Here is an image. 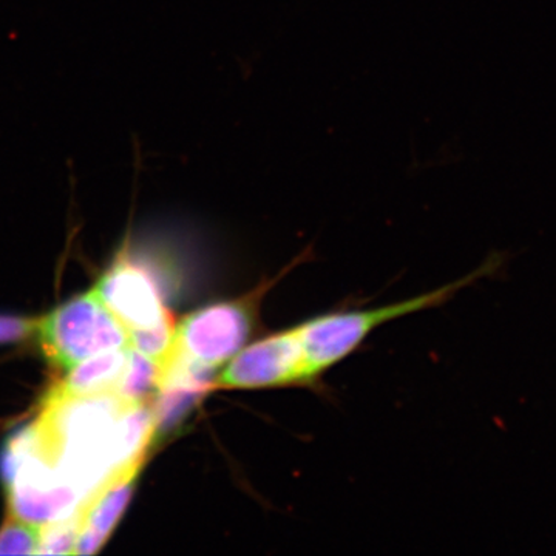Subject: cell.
<instances>
[{"label": "cell", "instance_id": "9c48e42d", "mask_svg": "<svg viewBox=\"0 0 556 556\" xmlns=\"http://www.w3.org/2000/svg\"><path fill=\"white\" fill-rule=\"evenodd\" d=\"M159 379L160 365L130 348L129 365L116 394L130 402H149V397L159 391Z\"/></svg>", "mask_w": 556, "mask_h": 556}, {"label": "cell", "instance_id": "6da1fadb", "mask_svg": "<svg viewBox=\"0 0 556 556\" xmlns=\"http://www.w3.org/2000/svg\"><path fill=\"white\" fill-rule=\"evenodd\" d=\"M30 430L36 452L87 496L121 468L148 457L156 420L149 402L109 393L42 399Z\"/></svg>", "mask_w": 556, "mask_h": 556}, {"label": "cell", "instance_id": "8fae6325", "mask_svg": "<svg viewBox=\"0 0 556 556\" xmlns=\"http://www.w3.org/2000/svg\"><path fill=\"white\" fill-rule=\"evenodd\" d=\"M42 526L25 521L9 511L0 529V555H36Z\"/></svg>", "mask_w": 556, "mask_h": 556}, {"label": "cell", "instance_id": "4fadbf2b", "mask_svg": "<svg viewBox=\"0 0 556 556\" xmlns=\"http://www.w3.org/2000/svg\"><path fill=\"white\" fill-rule=\"evenodd\" d=\"M39 318L0 316V343L21 342L36 334Z\"/></svg>", "mask_w": 556, "mask_h": 556}, {"label": "cell", "instance_id": "7a4b0ae2", "mask_svg": "<svg viewBox=\"0 0 556 556\" xmlns=\"http://www.w3.org/2000/svg\"><path fill=\"white\" fill-rule=\"evenodd\" d=\"M507 257V252L493 251L473 273L467 274L466 277L453 281V283L445 285L437 291L407 300V302L372 311L329 314V316L316 318V320L302 325L298 328V332L303 353H305L309 378L350 354L371 329L383 321L442 305L460 289L471 287L482 278H493L497 277V274H503L508 262Z\"/></svg>", "mask_w": 556, "mask_h": 556}, {"label": "cell", "instance_id": "5b68a950", "mask_svg": "<svg viewBox=\"0 0 556 556\" xmlns=\"http://www.w3.org/2000/svg\"><path fill=\"white\" fill-rule=\"evenodd\" d=\"M254 316L248 300L193 311L175 327L169 356L190 367L215 371L228 364L251 334Z\"/></svg>", "mask_w": 556, "mask_h": 556}, {"label": "cell", "instance_id": "3957f363", "mask_svg": "<svg viewBox=\"0 0 556 556\" xmlns=\"http://www.w3.org/2000/svg\"><path fill=\"white\" fill-rule=\"evenodd\" d=\"M36 336L47 358L64 371L105 351L129 346V331L94 289L40 317Z\"/></svg>", "mask_w": 556, "mask_h": 556}, {"label": "cell", "instance_id": "52a82bcc", "mask_svg": "<svg viewBox=\"0 0 556 556\" xmlns=\"http://www.w3.org/2000/svg\"><path fill=\"white\" fill-rule=\"evenodd\" d=\"M146 459L121 468L80 501V532L73 555H93L108 543L124 510L129 506Z\"/></svg>", "mask_w": 556, "mask_h": 556}, {"label": "cell", "instance_id": "8992f818", "mask_svg": "<svg viewBox=\"0 0 556 556\" xmlns=\"http://www.w3.org/2000/svg\"><path fill=\"white\" fill-rule=\"evenodd\" d=\"M305 353L298 328L280 332L240 350L214 380V388L252 390L308 380Z\"/></svg>", "mask_w": 556, "mask_h": 556}, {"label": "cell", "instance_id": "ba28073f", "mask_svg": "<svg viewBox=\"0 0 556 556\" xmlns=\"http://www.w3.org/2000/svg\"><path fill=\"white\" fill-rule=\"evenodd\" d=\"M130 346L105 351L70 368L67 376L54 383L46 394L47 401L98 396L116 393L129 365Z\"/></svg>", "mask_w": 556, "mask_h": 556}, {"label": "cell", "instance_id": "7c38bea8", "mask_svg": "<svg viewBox=\"0 0 556 556\" xmlns=\"http://www.w3.org/2000/svg\"><path fill=\"white\" fill-rule=\"evenodd\" d=\"M174 317L156 327L129 332V346L161 365L169 356L175 338Z\"/></svg>", "mask_w": 556, "mask_h": 556}, {"label": "cell", "instance_id": "30bf717a", "mask_svg": "<svg viewBox=\"0 0 556 556\" xmlns=\"http://www.w3.org/2000/svg\"><path fill=\"white\" fill-rule=\"evenodd\" d=\"M80 532L78 508L68 517L43 525L36 555H73Z\"/></svg>", "mask_w": 556, "mask_h": 556}, {"label": "cell", "instance_id": "277c9868", "mask_svg": "<svg viewBox=\"0 0 556 556\" xmlns=\"http://www.w3.org/2000/svg\"><path fill=\"white\" fill-rule=\"evenodd\" d=\"M149 243L123 244L94 291L127 331L156 327L170 318L164 305L159 254Z\"/></svg>", "mask_w": 556, "mask_h": 556}]
</instances>
